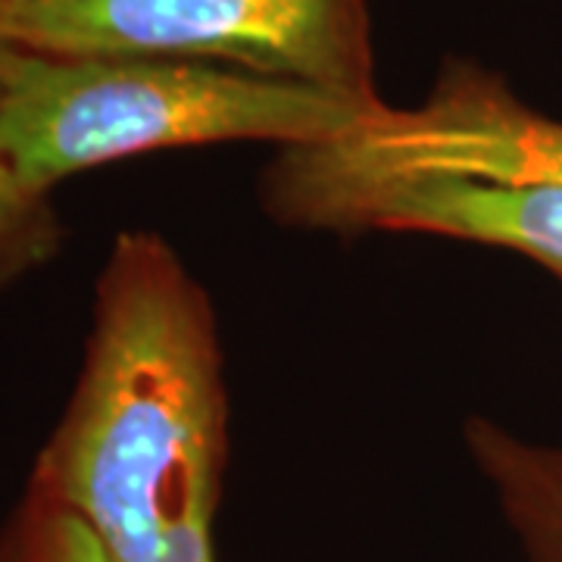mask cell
<instances>
[{
    "label": "cell",
    "mask_w": 562,
    "mask_h": 562,
    "mask_svg": "<svg viewBox=\"0 0 562 562\" xmlns=\"http://www.w3.org/2000/svg\"><path fill=\"white\" fill-rule=\"evenodd\" d=\"M228 460L216 316L154 232L103 262L79 384L29 491L88 525L113 562H216Z\"/></svg>",
    "instance_id": "6da1fadb"
},
{
    "label": "cell",
    "mask_w": 562,
    "mask_h": 562,
    "mask_svg": "<svg viewBox=\"0 0 562 562\" xmlns=\"http://www.w3.org/2000/svg\"><path fill=\"white\" fill-rule=\"evenodd\" d=\"M384 106L306 81L169 57H60L16 47L0 98V160L50 194L103 162L232 140L284 147L357 132Z\"/></svg>",
    "instance_id": "7a4b0ae2"
},
{
    "label": "cell",
    "mask_w": 562,
    "mask_h": 562,
    "mask_svg": "<svg viewBox=\"0 0 562 562\" xmlns=\"http://www.w3.org/2000/svg\"><path fill=\"white\" fill-rule=\"evenodd\" d=\"M16 47L216 63L379 98L366 0H3Z\"/></svg>",
    "instance_id": "3957f363"
},
{
    "label": "cell",
    "mask_w": 562,
    "mask_h": 562,
    "mask_svg": "<svg viewBox=\"0 0 562 562\" xmlns=\"http://www.w3.org/2000/svg\"><path fill=\"white\" fill-rule=\"evenodd\" d=\"M279 160L328 179L487 181L562 191V122L516 101L472 66H450L419 106H387L357 132L284 147Z\"/></svg>",
    "instance_id": "277c9868"
},
{
    "label": "cell",
    "mask_w": 562,
    "mask_h": 562,
    "mask_svg": "<svg viewBox=\"0 0 562 562\" xmlns=\"http://www.w3.org/2000/svg\"><path fill=\"white\" fill-rule=\"evenodd\" d=\"M262 203L281 225L325 232H419L503 247L562 279V191L487 181L328 179L279 157L266 166Z\"/></svg>",
    "instance_id": "5b68a950"
},
{
    "label": "cell",
    "mask_w": 562,
    "mask_h": 562,
    "mask_svg": "<svg viewBox=\"0 0 562 562\" xmlns=\"http://www.w3.org/2000/svg\"><path fill=\"white\" fill-rule=\"evenodd\" d=\"M465 450L528 562H562V447L519 438L497 422H465Z\"/></svg>",
    "instance_id": "8992f818"
},
{
    "label": "cell",
    "mask_w": 562,
    "mask_h": 562,
    "mask_svg": "<svg viewBox=\"0 0 562 562\" xmlns=\"http://www.w3.org/2000/svg\"><path fill=\"white\" fill-rule=\"evenodd\" d=\"M60 235L50 198L29 191L0 160V288L50 260Z\"/></svg>",
    "instance_id": "52a82bcc"
},
{
    "label": "cell",
    "mask_w": 562,
    "mask_h": 562,
    "mask_svg": "<svg viewBox=\"0 0 562 562\" xmlns=\"http://www.w3.org/2000/svg\"><path fill=\"white\" fill-rule=\"evenodd\" d=\"M20 522L32 562H113L101 538L79 516L41 501L32 491L22 503Z\"/></svg>",
    "instance_id": "ba28073f"
},
{
    "label": "cell",
    "mask_w": 562,
    "mask_h": 562,
    "mask_svg": "<svg viewBox=\"0 0 562 562\" xmlns=\"http://www.w3.org/2000/svg\"><path fill=\"white\" fill-rule=\"evenodd\" d=\"M0 562H32L20 516L10 522V528H7V531H3V538H0Z\"/></svg>",
    "instance_id": "9c48e42d"
},
{
    "label": "cell",
    "mask_w": 562,
    "mask_h": 562,
    "mask_svg": "<svg viewBox=\"0 0 562 562\" xmlns=\"http://www.w3.org/2000/svg\"><path fill=\"white\" fill-rule=\"evenodd\" d=\"M13 50H16V44L10 41L7 29H3V0H0V98H3V79H7V66H10Z\"/></svg>",
    "instance_id": "30bf717a"
}]
</instances>
